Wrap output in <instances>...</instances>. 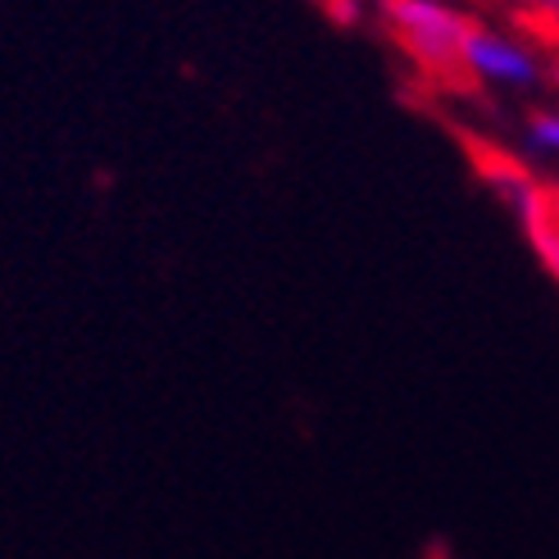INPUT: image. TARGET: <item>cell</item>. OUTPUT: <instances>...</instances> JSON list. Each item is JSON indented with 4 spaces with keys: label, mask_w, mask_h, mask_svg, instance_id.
I'll return each mask as SVG.
<instances>
[{
    "label": "cell",
    "mask_w": 559,
    "mask_h": 559,
    "mask_svg": "<svg viewBox=\"0 0 559 559\" xmlns=\"http://www.w3.org/2000/svg\"><path fill=\"white\" fill-rule=\"evenodd\" d=\"M378 14L391 41L405 50V60L428 82L460 96L478 87V78L468 69V37L478 23L468 14L441 5V0H378Z\"/></svg>",
    "instance_id": "cell-1"
},
{
    "label": "cell",
    "mask_w": 559,
    "mask_h": 559,
    "mask_svg": "<svg viewBox=\"0 0 559 559\" xmlns=\"http://www.w3.org/2000/svg\"><path fill=\"white\" fill-rule=\"evenodd\" d=\"M468 69L478 82H506V87H527L537 78V60L527 55L519 41H506L487 33V27H473L468 37Z\"/></svg>",
    "instance_id": "cell-2"
},
{
    "label": "cell",
    "mask_w": 559,
    "mask_h": 559,
    "mask_svg": "<svg viewBox=\"0 0 559 559\" xmlns=\"http://www.w3.org/2000/svg\"><path fill=\"white\" fill-rule=\"evenodd\" d=\"M460 142H464V151H468V159H473V169H478V178H483L491 191L506 195L510 210L519 214V210L527 205V195L537 191V178L523 169L519 155H510L506 146H496V142H478V136H468V132H460Z\"/></svg>",
    "instance_id": "cell-3"
},
{
    "label": "cell",
    "mask_w": 559,
    "mask_h": 559,
    "mask_svg": "<svg viewBox=\"0 0 559 559\" xmlns=\"http://www.w3.org/2000/svg\"><path fill=\"white\" fill-rule=\"evenodd\" d=\"M519 218H523V233L542 255L546 273L559 283V182H537V191L527 195Z\"/></svg>",
    "instance_id": "cell-4"
},
{
    "label": "cell",
    "mask_w": 559,
    "mask_h": 559,
    "mask_svg": "<svg viewBox=\"0 0 559 559\" xmlns=\"http://www.w3.org/2000/svg\"><path fill=\"white\" fill-rule=\"evenodd\" d=\"M519 23H523L542 46H559V0H542L537 10L519 14Z\"/></svg>",
    "instance_id": "cell-5"
},
{
    "label": "cell",
    "mask_w": 559,
    "mask_h": 559,
    "mask_svg": "<svg viewBox=\"0 0 559 559\" xmlns=\"http://www.w3.org/2000/svg\"><path fill=\"white\" fill-rule=\"evenodd\" d=\"M527 142H533L537 151H559V115L537 109V115L527 119Z\"/></svg>",
    "instance_id": "cell-6"
},
{
    "label": "cell",
    "mask_w": 559,
    "mask_h": 559,
    "mask_svg": "<svg viewBox=\"0 0 559 559\" xmlns=\"http://www.w3.org/2000/svg\"><path fill=\"white\" fill-rule=\"evenodd\" d=\"M319 5H323V14L332 23H342V27H355L359 14H365V10H359V0H319Z\"/></svg>",
    "instance_id": "cell-7"
}]
</instances>
